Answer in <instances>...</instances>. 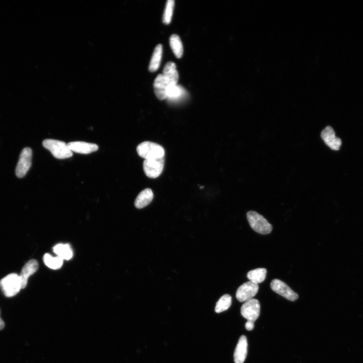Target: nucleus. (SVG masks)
Listing matches in <instances>:
<instances>
[{
    "mask_svg": "<svg viewBox=\"0 0 363 363\" xmlns=\"http://www.w3.org/2000/svg\"><path fill=\"white\" fill-rule=\"evenodd\" d=\"M70 149L73 152L81 154H89L97 151V145L82 141L69 142L67 144Z\"/></svg>",
    "mask_w": 363,
    "mask_h": 363,
    "instance_id": "9b49d317",
    "label": "nucleus"
},
{
    "mask_svg": "<svg viewBox=\"0 0 363 363\" xmlns=\"http://www.w3.org/2000/svg\"><path fill=\"white\" fill-rule=\"evenodd\" d=\"M162 75L169 86L177 85L178 80V74L175 63L172 62H167L164 67Z\"/></svg>",
    "mask_w": 363,
    "mask_h": 363,
    "instance_id": "2eb2a0df",
    "label": "nucleus"
},
{
    "mask_svg": "<svg viewBox=\"0 0 363 363\" xmlns=\"http://www.w3.org/2000/svg\"><path fill=\"white\" fill-rule=\"evenodd\" d=\"M270 287L273 291L290 301H295L298 298V295L296 292L279 279L272 280Z\"/></svg>",
    "mask_w": 363,
    "mask_h": 363,
    "instance_id": "1a4fd4ad",
    "label": "nucleus"
},
{
    "mask_svg": "<svg viewBox=\"0 0 363 363\" xmlns=\"http://www.w3.org/2000/svg\"><path fill=\"white\" fill-rule=\"evenodd\" d=\"M248 342L245 335L240 337L234 352L235 363H243L247 355Z\"/></svg>",
    "mask_w": 363,
    "mask_h": 363,
    "instance_id": "4468645a",
    "label": "nucleus"
},
{
    "mask_svg": "<svg viewBox=\"0 0 363 363\" xmlns=\"http://www.w3.org/2000/svg\"><path fill=\"white\" fill-rule=\"evenodd\" d=\"M170 46L177 58H180L183 53V46L178 35L172 34L169 38Z\"/></svg>",
    "mask_w": 363,
    "mask_h": 363,
    "instance_id": "aec40b11",
    "label": "nucleus"
},
{
    "mask_svg": "<svg viewBox=\"0 0 363 363\" xmlns=\"http://www.w3.org/2000/svg\"><path fill=\"white\" fill-rule=\"evenodd\" d=\"M154 90L156 97L160 100L167 98V90L169 85L162 74H159L154 82Z\"/></svg>",
    "mask_w": 363,
    "mask_h": 363,
    "instance_id": "ddd939ff",
    "label": "nucleus"
},
{
    "mask_svg": "<svg viewBox=\"0 0 363 363\" xmlns=\"http://www.w3.org/2000/svg\"><path fill=\"white\" fill-rule=\"evenodd\" d=\"M254 322L252 321L248 320L245 324L246 329L247 330L251 331L254 328Z\"/></svg>",
    "mask_w": 363,
    "mask_h": 363,
    "instance_id": "393cba45",
    "label": "nucleus"
},
{
    "mask_svg": "<svg viewBox=\"0 0 363 363\" xmlns=\"http://www.w3.org/2000/svg\"><path fill=\"white\" fill-rule=\"evenodd\" d=\"M43 260L46 266L52 269L60 268L63 263V260L62 258L58 256L53 257L48 253L44 255Z\"/></svg>",
    "mask_w": 363,
    "mask_h": 363,
    "instance_id": "412c9836",
    "label": "nucleus"
},
{
    "mask_svg": "<svg viewBox=\"0 0 363 363\" xmlns=\"http://www.w3.org/2000/svg\"><path fill=\"white\" fill-rule=\"evenodd\" d=\"M164 164V157L145 159L143 162V169L145 174L150 178L158 177L162 173Z\"/></svg>",
    "mask_w": 363,
    "mask_h": 363,
    "instance_id": "423d86ee",
    "label": "nucleus"
},
{
    "mask_svg": "<svg viewBox=\"0 0 363 363\" xmlns=\"http://www.w3.org/2000/svg\"><path fill=\"white\" fill-rule=\"evenodd\" d=\"M138 155L145 159L159 158L164 157V148L160 145L150 141H145L137 147Z\"/></svg>",
    "mask_w": 363,
    "mask_h": 363,
    "instance_id": "f03ea898",
    "label": "nucleus"
},
{
    "mask_svg": "<svg viewBox=\"0 0 363 363\" xmlns=\"http://www.w3.org/2000/svg\"><path fill=\"white\" fill-rule=\"evenodd\" d=\"M185 92L184 88L177 85L169 86L167 90V98L177 99L181 97Z\"/></svg>",
    "mask_w": 363,
    "mask_h": 363,
    "instance_id": "5701e85b",
    "label": "nucleus"
},
{
    "mask_svg": "<svg viewBox=\"0 0 363 363\" xmlns=\"http://www.w3.org/2000/svg\"><path fill=\"white\" fill-rule=\"evenodd\" d=\"M231 296L225 294L222 295L216 303L215 311L216 313H219L227 310L231 306Z\"/></svg>",
    "mask_w": 363,
    "mask_h": 363,
    "instance_id": "4be33fe9",
    "label": "nucleus"
},
{
    "mask_svg": "<svg viewBox=\"0 0 363 363\" xmlns=\"http://www.w3.org/2000/svg\"><path fill=\"white\" fill-rule=\"evenodd\" d=\"M247 217L250 226L255 231L262 234H269L271 232L272 225L257 212L248 211L247 213Z\"/></svg>",
    "mask_w": 363,
    "mask_h": 363,
    "instance_id": "20e7f679",
    "label": "nucleus"
},
{
    "mask_svg": "<svg viewBox=\"0 0 363 363\" xmlns=\"http://www.w3.org/2000/svg\"><path fill=\"white\" fill-rule=\"evenodd\" d=\"M266 274L267 270L265 268H260L250 271L247 276L250 281L258 284L265 280Z\"/></svg>",
    "mask_w": 363,
    "mask_h": 363,
    "instance_id": "a211bd4d",
    "label": "nucleus"
},
{
    "mask_svg": "<svg viewBox=\"0 0 363 363\" xmlns=\"http://www.w3.org/2000/svg\"><path fill=\"white\" fill-rule=\"evenodd\" d=\"M259 290L258 284L248 281L241 285L236 292V297L240 302H245L253 298Z\"/></svg>",
    "mask_w": 363,
    "mask_h": 363,
    "instance_id": "6e6552de",
    "label": "nucleus"
},
{
    "mask_svg": "<svg viewBox=\"0 0 363 363\" xmlns=\"http://www.w3.org/2000/svg\"><path fill=\"white\" fill-rule=\"evenodd\" d=\"M0 286L6 296L12 297L16 295L22 289L19 275L14 273L7 275L1 280Z\"/></svg>",
    "mask_w": 363,
    "mask_h": 363,
    "instance_id": "7ed1b4c3",
    "label": "nucleus"
},
{
    "mask_svg": "<svg viewBox=\"0 0 363 363\" xmlns=\"http://www.w3.org/2000/svg\"><path fill=\"white\" fill-rule=\"evenodd\" d=\"M53 252L63 260H70L73 256V252L68 244H57L53 248Z\"/></svg>",
    "mask_w": 363,
    "mask_h": 363,
    "instance_id": "6ab92c4d",
    "label": "nucleus"
},
{
    "mask_svg": "<svg viewBox=\"0 0 363 363\" xmlns=\"http://www.w3.org/2000/svg\"><path fill=\"white\" fill-rule=\"evenodd\" d=\"M174 6V1L173 0L167 1L162 19L163 22L165 24H168L171 22Z\"/></svg>",
    "mask_w": 363,
    "mask_h": 363,
    "instance_id": "b1692460",
    "label": "nucleus"
},
{
    "mask_svg": "<svg viewBox=\"0 0 363 363\" xmlns=\"http://www.w3.org/2000/svg\"><path fill=\"white\" fill-rule=\"evenodd\" d=\"M321 137L325 143L331 149L338 150L341 145V139L336 137L333 128L328 126L322 130Z\"/></svg>",
    "mask_w": 363,
    "mask_h": 363,
    "instance_id": "9d476101",
    "label": "nucleus"
},
{
    "mask_svg": "<svg viewBox=\"0 0 363 363\" xmlns=\"http://www.w3.org/2000/svg\"><path fill=\"white\" fill-rule=\"evenodd\" d=\"M240 312L245 318L255 322L260 313V304L259 300L255 298L247 300L242 305Z\"/></svg>",
    "mask_w": 363,
    "mask_h": 363,
    "instance_id": "0eeeda50",
    "label": "nucleus"
},
{
    "mask_svg": "<svg viewBox=\"0 0 363 363\" xmlns=\"http://www.w3.org/2000/svg\"><path fill=\"white\" fill-rule=\"evenodd\" d=\"M162 54V46L159 44L155 47L149 64V70L151 72L157 71L160 65Z\"/></svg>",
    "mask_w": 363,
    "mask_h": 363,
    "instance_id": "f3484780",
    "label": "nucleus"
},
{
    "mask_svg": "<svg viewBox=\"0 0 363 363\" xmlns=\"http://www.w3.org/2000/svg\"><path fill=\"white\" fill-rule=\"evenodd\" d=\"M38 268V263L36 260L32 259L23 267L19 275L21 281V288H24L27 285L29 277L34 274Z\"/></svg>",
    "mask_w": 363,
    "mask_h": 363,
    "instance_id": "f8f14e48",
    "label": "nucleus"
},
{
    "mask_svg": "<svg viewBox=\"0 0 363 363\" xmlns=\"http://www.w3.org/2000/svg\"><path fill=\"white\" fill-rule=\"evenodd\" d=\"M5 326V323L3 321V320L1 319L0 317V330H2L4 328Z\"/></svg>",
    "mask_w": 363,
    "mask_h": 363,
    "instance_id": "a878e982",
    "label": "nucleus"
},
{
    "mask_svg": "<svg viewBox=\"0 0 363 363\" xmlns=\"http://www.w3.org/2000/svg\"><path fill=\"white\" fill-rule=\"evenodd\" d=\"M32 151L31 148L26 147L21 152L16 167V174L19 178L23 177L27 173L31 165Z\"/></svg>",
    "mask_w": 363,
    "mask_h": 363,
    "instance_id": "39448f33",
    "label": "nucleus"
},
{
    "mask_svg": "<svg viewBox=\"0 0 363 363\" xmlns=\"http://www.w3.org/2000/svg\"><path fill=\"white\" fill-rule=\"evenodd\" d=\"M152 191L149 188L142 191L135 201V206L137 208H143L149 204L153 199Z\"/></svg>",
    "mask_w": 363,
    "mask_h": 363,
    "instance_id": "dca6fc26",
    "label": "nucleus"
},
{
    "mask_svg": "<svg viewBox=\"0 0 363 363\" xmlns=\"http://www.w3.org/2000/svg\"><path fill=\"white\" fill-rule=\"evenodd\" d=\"M42 145L56 158L66 159L73 155L72 151L68 145L63 141L48 139L43 141Z\"/></svg>",
    "mask_w": 363,
    "mask_h": 363,
    "instance_id": "f257e3e1",
    "label": "nucleus"
}]
</instances>
